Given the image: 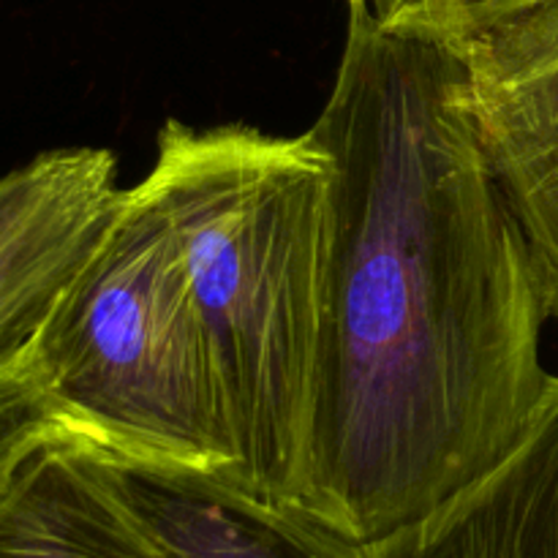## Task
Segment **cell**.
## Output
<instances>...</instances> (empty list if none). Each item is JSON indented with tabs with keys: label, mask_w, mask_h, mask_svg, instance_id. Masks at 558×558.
I'll return each mask as SVG.
<instances>
[{
	"label": "cell",
	"mask_w": 558,
	"mask_h": 558,
	"mask_svg": "<svg viewBox=\"0 0 558 558\" xmlns=\"http://www.w3.org/2000/svg\"><path fill=\"white\" fill-rule=\"evenodd\" d=\"M145 180L178 234L221 381L238 450L229 477L292 507L314 423L330 153L311 131L272 136L172 118Z\"/></svg>",
	"instance_id": "2"
},
{
	"label": "cell",
	"mask_w": 558,
	"mask_h": 558,
	"mask_svg": "<svg viewBox=\"0 0 558 558\" xmlns=\"http://www.w3.org/2000/svg\"><path fill=\"white\" fill-rule=\"evenodd\" d=\"M123 191L104 147H58L0 174V371L33 357Z\"/></svg>",
	"instance_id": "5"
},
{
	"label": "cell",
	"mask_w": 558,
	"mask_h": 558,
	"mask_svg": "<svg viewBox=\"0 0 558 558\" xmlns=\"http://www.w3.org/2000/svg\"><path fill=\"white\" fill-rule=\"evenodd\" d=\"M90 450L120 496L178 558H319L303 512L262 499L227 474Z\"/></svg>",
	"instance_id": "8"
},
{
	"label": "cell",
	"mask_w": 558,
	"mask_h": 558,
	"mask_svg": "<svg viewBox=\"0 0 558 558\" xmlns=\"http://www.w3.org/2000/svg\"><path fill=\"white\" fill-rule=\"evenodd\" d=\"M63 428L33 357L0 371V494L22 463Z\"/></svg>",
	"instance_id": "9"
},
{
	"label": "cell",
	"mask_w": 558,
	"mask_h": 558,
	"mask_svg": "<svg viewBox=\"0 0 558 558\" xmlns=\"http://www.w3.org/2000/svg\"><path fill=\"white\" fill-rule=\"evenodd\" d=\"M349 3H371V9L374 11H385L392 0H349Z\"/></svg>",
	"instance_id": "11"
},
{
	"label": "cell",
	"mask_w": 558,
	"mask_h": 558,
	"mask_svg": "<svg viewBox=\"0 0 558 558\" xmlns=\"http://www.w3.org/2000/svg\"><path fill=\"white\" fill-rule=\"evenodd\" d=\"M33 363L65 428L96 450L216 474L238 466L178 234L147 180L120 194Z\"/></svg>",
	"instance_id": "3"
},
{
	"label": "cell",
	"mask_w": 558,
	"mask_h": 558,
	"mask_svg": "<svg viewBox=\"0 0 558 558\" xmlns=\"http://www.w3.org/2000/svg\"><path fill=\"white\" fill-rule=\"evenodd\" d=\"M311 532L319 558H558V376L510 452L428 515L374 543Z\"/></svg>",
	"instance_id": "6"
},
{
	"label": "cell",
	"mask_w": 558,
	"mask_h": 558,
	"mask_svg": "<svg viewBox=\"0 0 558 558\" xmlns=\"http://www.w3.org/2000/svg\"><path fill=\"white\" fill-rule=\"evenodd\" d=\"M450 38L466 60L485 156L558 322V0H529Z\"/></svg>",
	"instance_id": "4"
},
{
	"label": "cell",
	"mask_w": 558,
	"mask_h": 558,
	"mask_svg": "<svg viewBox=\"0 0 558 558\" xmlns=\"http://www.w3.org/2000/svg\"><path fill=\"white\" fill-rule=\"evenodd\" d=\"M523 3L529 0H392L385 11H376V14L381 20L430 27V31L452 36Z\"/></svg>",
	"instance_id": "10"
},
{
	"label": "cell",
	"mask_w": 558,
	"mask_h": 558,
	"mask_svg": "<svg viewBox=\"0 0 558 558\" xmlns=\"http://www.w3.org/2000/svg\"><path fill=\"white\" fill-rule=\"evenodd\" d=\"M311 134L332 158L319 371L294 510L349 543L420 521L510 452L550 385L537 265L447 33L349 3ZM289 507V505H287Z\"/></svg>",
	"instance_id": "1"
},
{
	"label": "cell",
	"mask_w": 558,
	"mask_h": 558,
	"mask_svg": "<svg viewBox=\"0 0 558 558\" xmlns=\"http://www.w3.org/2000/svg\"><path fill=\"white\" fill-rule=\"evenodd\" d=\"M0 558H178L63 428L0 494Z\"/></svg>",
	"instance_id": "7"
}]
</instances>
